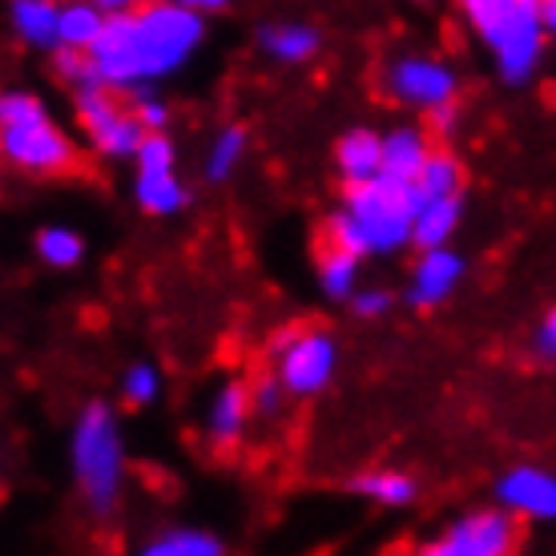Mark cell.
<instances>
[{
    "instance_id": "cell-19",
    "label": "cell",
    "mask_w": 556,
    "mask_h": 556,
    "mask_svg": "<svg viewBox=\"0 0 556 556\" xmlns=\"http://www.w3.org/2000/svg\"><path fill=\"white\" fill-rule=\"evenodd\" d=\"M351 492L379 508H407L419 496V484L416 476L400 468H371V472L351 476Z\"/></svg>"
},
{
    "instance_id": "cell-7",
    "label": "cell",
    "mask_w": 556,
    "mask_h": 556,
    "mask_svg": "<svg viewBox=\"0 0 556 556\" xmlns=\"http://www.w3.org/2000/svg\"><path fill=\"white\" fill-rule=\"evenodd\" d=\"M379 89L388 93L395 105L416 113H435L447 105H459V73L456 65L440 53H395L379 73Z\"/></svg>"
},
{
    "instance_id": "cell-26",
    "label": "cell",
    "mask_w": 556,
    "mask_h": 556,
    "mask_svg": "<svg viewBox=\"0 0 556 556\" xmlns=\"http://www.w3.org/2000/svg\"><path fill=\"white\" fill-rule=\"evenodd\" d=\"M157 395H162V371H157V363L150 359L129 363L126 376H122V400L129 407H150L157 404Z\"/></svg>"
},
{
    "instance_id": "cell-17",
    "label": "cell",
    "mask_w": 556,
    "mask_h": 556,
    "mask_svg": "<svg viewBox=\"0 0 556 556\" xmlns=\"http://www.w3.org/2000/svg\"><path fill=\"white\" fill-rule=\"evenodd\" d=\"M459 223H464V198H435V202L424 198L416 210L412 247H419V251H444L447 242L456 238Z\"/></svg>"
},
{
    "instance_id": "cell-4",
    "label": "cell",
    "mask_w": 556,
    "mask_h": 556,
    "mask_svg": "<svg viewBox=\"0 0 556 556\" xmlns=\"http://www.w3.org/2000/svg\"><path fill=\"white\" fill-rule=\"evenodd\" d=\"M0 150L9 166L28 178H61L81 166L77 141L56 126L49 105L28 89L0 93Z\"/></svg>"
},
{
    "instance_id": "cell-31",
    "label": "cell",
    "mask_w": 556,
    "mask_h": 556,
    "mask_svg": "<svg viewBox=\"0 0 556 556\" xmlns=\"http://www.w3.org/2000/svg\"><path fill=\"white\" fill-rule=\"evenodd\" d=\"M348 306L351 315H359V319H383L391 306H395V294L388 287H359V294Z\"/></svg>"
},
{
    "instance_id": "cell-27",
    "label": "cell",
    "mask_w": 556,
    "mask_h": 556,
    "mask_svg": "<svg viewBox=\"0 0 556 556\" xmlns=\"http://www.w3.org/2000/svg\"><path fill=\"white\" fill-rule=\"evenodd\" d=\"M134 174H178V146L169 134H146L138 157H134Z\"/></svg>"
},
{
    "instance_id": "cell-5",
    "label": "cell",
    "mask_w": 556,
    "mask_h": 556,
    "mask_svg": "<svg viewBox=\"0 0 556 556\" xmlns=\"http://www.w3.org/2000/svg\"><path fill=\"white\" fill-rule=\"evenodd\" d=\"M70 468L77 496L93 516H110L126 492V435L105 400L81 407L70 435Z\"/></svg>"
},
{
    "instance_id": "cell-34",
    "label": "cell",
    "mask_w": 556,
    "mask_h": 556,
    "mask_svg": "<svg viewBox=\"0 0 556 556\" xmlns=\"http://www.w3.org/2000/svg\"><path fill=\"white\" fill-rule=\"evenodd\" d=\"M544 28H548V45H556V0H544Z\"/></svg>"
},
{
    "instance_id": "cell-15",
    "label": "cell",
    "mask_w": 556,
    "mask_h": 556,
    "mask_svg": "<svg viewBox=\"0 0 556 556\" xmlns=\"http://www.w3.org/2000/svg\"><path fill=\"white\" fill-rule=\"evenodd\" d=\"M254 37H258V49L278 65H306L323 49V33L311 21H266Z\"/></svg>"
},
{
    "instance_id": "cell-21",
    "label": "cell",
    "mask_w": 556,
    "mask_h": 556,
    "mask_svg": "<svg viewBox=\"0 0 556 556\" xmlns=\"http://www.w3.org/2000/svg\"><path fill=\"white\" fill-rule=\"evenodd\" d=\"M110 25V16L101 13L98 0H70L61 4V49H77V53H93L101 33Z\"/></svg>"
},
{
    "instance_id": "cell-10",
    "label": "cell",
    "mask_w": 556,
    "mask_h": 556,
    "mask_svg": "<svg viewBox=\"0 0 556 556\" xmlns=\"http://www.w3.org/2000/svg\"><path fill=\"white\" fill-rule=\"evenodd\" d=\"M496 508L513 520H536L553 525L556 520V472L544 464H513L496 480Z\"/></svg>"
},
{
    "instance_id": "cell-24",
    "label": "cell",
    "mask_w": 556,
    "mask_h": 556,
    "mask_svg": "<svg viewBox=\"0 0 556 556\" xmlns=\"http://www.w3.org/2000/svg\"><path fill=\"white\" fill-rule=\"evenodd\" d=\"M33 251H37V258H41L45 266H53V270H73V266L85 263V238L77 235L73 226L49 223L37 230Z\"/></svg>"
},
{
    "instance_id": "cell-28",
    "label": "cell",
    "mask_w": 556,
    "mask_h": 556,
    "mask_svg": "<svg viewBox=\"0 0 556 556\" xmlns=\"http://www.w3.org/2000/svg\"><path fill=\"white\" fill-rule=\"evenodd\" d=\"M49 70H53V77L61 85H70L73 93H81V89H89L93 81V65H89V53H77V49H56L53 56H49Z\"/></svg>"
},
{
    "instance_id": "cell-2",
    "label": "cell",
    "mask_w": 556,
    "mask_h": 556,
    "mask_svg": "<svg viewBox=\"0 0 556 556\" xmlns=\"http://www.w3.org/2000/svg\"><path fill=\"white\" fill-rule=\"evenodd\" d=\"M424 202L419 186L395 178H376L367 186H348L343 202L323 223V242L355 258H388L412 247L416 235V210Z\"/></svg>"
},
{
    "instance_id": "cell-23",
    "label": "cell",
    "mask_w": 556,
    "mask_h": 556,
    "mask_svg": "<svg viewBox=\"0 0 556 556\" xmlns=\"http://www.w3.org/2000/svg\"><path fill=\"white\" fill-rule=\"evenodd\" d=\"M464 181H468V169L459 162V153H452L447 146H435L416 186L428 202H435V198H464Z\"/></svg>"
},
{
    "instance_id": "cell-14",
    "label": "cell",
    "mask_w": 556,
    "mask_h": 556,
    "mask_svg": "<svg viewBox=\"0 0 556 556\" xmlns=\"http://www.w3.org/2000/svg\"><path fill=\"white\" fill-rule=\"evenodd\" d=\"M431 150H435V146H431V134L424 126L400 122V126L383 129V178L416 186L424 166H428Z\"/></svg>"
},
{
    "instance_id": "cell-22",
    "label": "cell",
    "mask_w": 556,
    "mask_h": 556,
    "mask_svg": "<svg viewBox=\"0 0 556 556\" xmlns=\"http://www.w3.org/2000/svg\"><path fill=\"white\" fill-rule=\"evenodd\" d=\"M247 146H251L247 126H238V122L223 126L218 134H214V141H210L206 162H202V178H206L210 186L230 181L238 174V166H242V157H247Z\"/></svg>"
},
{
    "instance_id": "cell-8",
    "label": "cell",
    "mask_w": 556,
    "mask_h": 556,
    "mask_svg": "<svg viewBox=\"0 0 556 556\" xmlns=\"http://www.w3.org/2000/svg\"><path fill=\"white\" fill-rule=\"evenodd\" d=\"M73 113H77V126L85 129L98 157H105V162H126V157L134 162L138 157L146 129L134 117L129 101H122L101 85H89L81 93H73Z\"/></svg>"
},
{
    "instance_id": "cell-6",
    "label": "cell",
    "mask_w": 556,
    "mask_h": 556,
    "mask_svg": "<svg viewBox=\"0 0 556 556\" xmlns=\"http://www.w3.org/2000/svg\"><path fill=\"white\" fill-rule=\"evenodd\" d=\"M270 355H275V376L294 400L323 395L339 367V343L327 327H282L270 334Z\"/></svg>"
},
{
    "instance_id": "cell-33",
    "label": "cell",
    "mask_w": 556,
    "mask_h": 556,
    "mask_svg": "<svg viewBox=\"0 0 556 556\" xmlns=\"http://www.w3.org/2000/svg\"><path fill=\"white\" fill-rule=\"evenodd\" d=\"M424 129H428L431 138H440V146L444 141L456 138V129H459V105H447V110H435L424 117Z\"/></svg>"
},
{
    "instance_id": "cell-12",
    "label": "cell",
    "mask_w": 556,
    "mask_h": 556,
    "mask_svg": "<svg viewBox=\"0 0 556 556\" xmlns=\"http://www.w3.org/2000/svg\"><path fill=\"white\" fill-rule=\"evenodd\" d=\"M254 404H251V383L242 379H226L214 388L206 404V440L214 447H235L251 428Z\"/></svg>"
},
{
    "instance_id": "cell-9",
    "label": "cell",
    "mask_w": 556,
    "mask_h": 556,
    "mask_svg": "<svg viewBox=\"0 0 556 556\" xmlns=\"http://www.w3.org/2000/svg\"><path fill=\"white\" fill-rule=\"evenodd\" d=\"M520 541V520L504 513V508H472V513L456 516L435 536L444 556H516Z\"/></svg>"
},
{
    "instance_id": "cell-20",
    "label": "cell",
    "mask_w": 556,
    "mask_h": 556,
    "mask_svg": "<svg viewBox=\"0 0 556 556\" xmlns=\"http://www.w3.org/2000/svg\"><path fill=\"white\" fill-rule=\"evenodd\" d=\"M359 258L348 251H339L331 242H319L315 251V278H319V291L334 303H351L359 294Z\"/></svg>"
},
{
    "instance_id": "cell-35",
    "label": "cell",
    "mask_w": 556,
    "mask_h": 556,
    "mask_svg": "<svg viewBox=\"0 0 556 556\" xmlns=\"http://www.w3.org/2000/svg\"><path fill=\"white\" fill-rule=\"evenodd\" d=\"M190 4H194V9H198V13H202V16L226 13V4H223V0H190Z\"/></svg>"
},
{
    "instance_id": "cell-11",
    "label": "cell",
    "mask_w": 556,
    "mask_h": 556,
    "mask_svg": "<svg viewBox=\"0 0 556 556\" xmlns=\"http://www.w3.org/2000/svg\"><path fill=\"white\" fill-rule=\"evenodd\" d=\"M468 278V258L452 247L444 251H419L412 263V278L404 287V303L416 311H435L459 291V282Z\"/></svg>"
},
{
    "instance_id": "cell-30",
    "label": "cell",
    "mask_w": 556,
    "mask_h": 556,
    "mask_svg": "<svg viewBox=\"0 0 556 556\" xmlns=\"http://www.w3.org/2000/svg\"><path fill=\"white\" fill-rule=\"evenodd\" d=\"M251 404H254V416L263 419H275L287 404V388H282V379L275 371H258L251 379Z\"/></svg>"
},
{
    "instance_id": "cell-18",
    "label": "cell",
    "mask_w": 556,
    "mask_h": 556,
    "mask_svg": "<svg viewBox=\"0 0 556 556\" xmlns=\"http://www.w3.org/2000/svg\"><path fill=\"white\" fill-rule=\"evenodd\" d=\"M134 202L150 218H174L190 206V186L178 174H134Z\"/></svg>"
},
{
    "instance_id": "cell-16",
    "label": "cell",
    "mask_w": 556,
    "mask_h": 556,
    "mask_svg": "<svg viewBox=\"0 0 556 556\" xmlns=\"http://www.w3.org/2000/svg\"><path fill=\"white\" fill-rule=\"evenodd\" d=\"M9 28L25 49L53 56L61 49V4H53V0H13L9 4Z\"/></svg>"
},
{
    "instance_id": "cell-32",
    "label": "cell",
    "mask_w": 556,
    "mask_h": 556,
    "mask_svg": "<svg viewBox=\"0 0 556 556\" xmlns=\"http://www.w3.org/2000/svg\"><path fill=\"white\" fill-rule=\"evenodd\" d=\"M532 351H536L544 363H556V306H548L544 319L536 323V331H532Z\"/></svg>"
},
{
    "instance_id": "cell-25",
    "label": "cell",
    "mask_w": 556,
    "mask_h": 556,
    "mask_svg": "<svg viewBox=\"0 0 556 556\" xmlns=\"http://www.w3.org/2000/svg\"><path fill=\"white\" fill-rule=\"evenodd\" d=\"M138 556H226V544L206 529H166L141 544Z\"/></svg>"
},
{
    "instance_id": "cell-13",
    "label": "cell",
    "mask_w": 556,
    "mask_h": 556,
    "mask_svg": "<svg viewBox=\"0 0 556 556\" xmlns=\"http://www.w3.org/2000/svg\"><path fill=\"white\" fill-rule=\"evenodd\" d=\"M334 169L348 186H367L383 178V134L371 126H351L334 141Z\"/></svg>"
},
{
    "instance_id": "cell-29",
    "label": "cell",
    "mask_w": 556,
    "mask_h": 556,
    "mask_svg": "<svg viewBox=\"0 0 556 556\" xmlns=\"http://www.w3.org/2000/svg\"><path fill=\"white\" fill-rule=\"evenodd\" d=\"M129 110H134V117L141 122V129H146V134H166L169 101L162 98L157 89H141V93H134V98H129Z\"/></svg>"
},
{
    "instance_id": "cell-3",
    "label": "cell",
    "mask_w": 556,
    "mask_h": 556,
    "mask_svg": "<svg viewBox=\"0 0 556 556\" xmlns=\"http://www.w3.org/2000/svg\"><path fill=\"white\" fill-rule=\"evenodd\" d=\"M459 13L504 85L525 89L541 73L548 53L544 0H464Z\"/></svg>"
},
{
    "instance_id": "cell-1",
    "label": "cell",
    "mask_w": 556,
    "mask_h": 556,
    "mask_svg": "<svg viewBox=\"0 0 556 556\" xmlns=\"http://www.w3.org/2000/svg\"><path fill=\"white\" fill-rule=\"evenodd\" d=\"M206 16L190 0L134 4L129 13L113 16L93 45V81L126 101L141 89H157V81L194 61V53L206 45Z\"/></svg>"
}]
</instances>
